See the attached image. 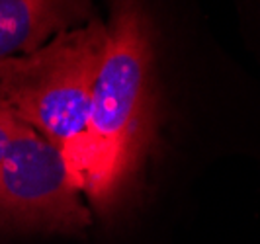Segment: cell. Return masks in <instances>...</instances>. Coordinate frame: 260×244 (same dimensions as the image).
I'll return each mask as SVG.
<instances>
[{"label":"cell","mask_w":260,"mask_h":244,"mask_svg":"<svg viewBox=\"0 0 260 244\" xmlns=\"http://www.w3.org/2000/svg\"><path fill=\"white\" fill-rule=\"evenodd\" d=\"M106 51L88 123L63 156L102 217L119 209L155 151L160 125L158 29L151 0H108Z\"/></svg>","instance_id":"6da1fadb"},{"label":"cell","mask_w":260,"mask_h":244,"mask_svg":"<svg viewBox=\"0 0 260 244\" xmlns=\"http://www.w3.org/2000/svg\"><path fill=\"white\" fill-rule=\"evenodd\" d=\"M106 36L104 22L92 18L57 33L36 51L0 59V102L67 151L88 123Z\"/></svg>","instance_id":"7a4b0ae2"},{"label":"cell","mask_w":260,"mask_h":244,"mask_svg":"<svg viewBox=\"0 0 260 244\" xmlns=\"http://www.w3.org/2000/svg\"><path fill=\"white\" fill-rule=\"evenodd\" d=\"M27 129L29 125L22 117H18L8 106L0 102V166Z\"/></svg>","instance_id":"277c9868"},{"label":"cell","mask_w":260,"mask_h":244,"mask_svg":"<svg viewBox=\"0 0 260 244\" xmlns=\"http://www.w3.org/2000/svg\"><path fill=\"white\" fill-rule=\"evenodd\" d=\"M92 18V0H0V59L36 51Z\"/></svg>","instance_id":"3957f363"}]
</instances>
